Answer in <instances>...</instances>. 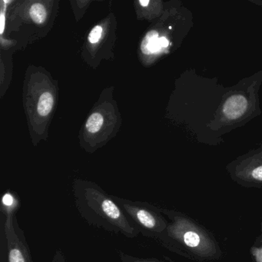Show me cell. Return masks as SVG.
I'll return each instance as SVG.
<instances>
[{"instance_id":"1","label":"cell","mask_w":262,"mask_h":262,"mask_svg":"<svg viewBox=\"0 0 262 262\" xmlns=\"http://www.w3.org/2000/svg\"><path fill=\"white\" fill-rule=\"evenodd\" d=\"M75 205L89 225L108 232L134 238L139 231L127 217L112 194L93 183L76 182L73 188Z\"/></svg>"},{"instance_id":"2","label":"cell","mask_w":262,"mask_h":262,"mask_svg":"<svg viewBox=\"0 0 262 262\" xmlns=\"http://www.w3.org/2000/svg\"><path fill=\"white\" fill-rule=\"evenodd\" d=\"M160 208L168 221L167 235L170 251L199 261L222 257L220 245L211 231L183 212Z\"/></svg>"},{"instance_id":"3","label":"cell","mask_w":262,"mask_h":262,"mask_svg":"<svg viewBox=\"0 0 262 262\" xmlns=\"http://www.w3.org/2000/svg\"><path fill=\"white\" fill-rule=\"evenodd\" d=\"M127 217L144 237L155 239L169 250L167 235L168 221L162 214L160 207L148 202H138L113 195Z\"/></svg>"},{"instance_id":"4","label":"cell","mask_w":262,"mask_h":262,"mask_svg":"<svg viewBox=\"0 0 262 262\" xmlns=\"http://www.w3.org/2000/svg\"><path fill=\"white\" fill-rule=\"evenodd\" d=\"M4 224L8 262H33L24 231L19 228L15 209L5 210ZM51 262H67L62 251H57Z\"/></svg>"},{"instance_id":"5","label":"cell","mask_w":262,"mask_h":262,"mask_svg":"<svg viewBox=\"0 0 262 262\" xmlns=\"http://www.w3.org/2000/svg\"><path fill=\"white\" fill-rule=\"evenodd\" d=\"M248 101L241 95L231 96L224 105V113L228 119H236L245 114Z\"/></svg>"},{"instance_id":"6","label":"cell","mask_w":262,"mask_h":262,"mask_svg":"<svg viewBox=\"0 0 262 262\" xmlns=\"http://www.w3.org/2000/svg\"><path fill=\"white\" fill-rule=\"evenodd\" d=\"M161 46L159 43V34L157 32L151 31L148 33L142 42L141 49L145 54L156 53L159 51Z\"/></svg>"},{"instance_id":"7","label":"cell","mask_w":262,"mask_h":262,"mask_svg":"<svg viewBox=\"0 0 262 262\" xmlns=\"http://www.w3.org/2000/svg\"><path fill=\"white\" fill-rule=\"evenodd\" d=\"M54 104V99L51 93L47 92L42 94L38 102L37 111L41 116H47L52 111Z\"/></svg>"},{"instance_id":"8","label":"cell","mask_w":262,"mask_h":262,"mask_svg":"<svg viewBox=\"0 0 262 262\" xmlns=\"http://www.w3.org/2000/svg\"><path fill=\"white\" fill-rule=\"evenodd\" d=\"M30 16L36 24H42L47 19V13L42 4H35L30 8Z\"/></svg>"},{"instance_id":"9","label":"cell","mask_w":262,"mask_h":262,"mask_svg":"<svg viewBox=\"0 0 262 262\" xmlns=\"http://www.w3.org/2000/svg\"><path fill=\"white\" fill-rule=\"evenodd\" d=\"M103 122L104 119L102 115L99 113H95L89 118L85 127L90 133H96L102 128Z\"/></svg>"},{"instance_id":"10","label":"cell","mask_w":262,"mask_h":262,"mask_svg":"<svg viewBox=\"0 0 262 262\" xmlns=\"http://www.w3.org/2000/svg\"><path fill=\"white\" fill-rule=\"evenodd\" d=\"M251 262H262V239L257 237L250 248Z\"/></svg>"},{"instance_id":"11","label":"cell","mask_w":262,"mask_h":262,"mask_svg":"<svg viewBox=\"0 0 262 262\" xmlns=\"http://www.w3.org/2000/svg\"><path fill=\"white\" fill-rule=\"evenodd\" d=\"M119 256L121 262H165L164 260H159V259L153 258V257L145 258V257H136V256L128 254L121 251H119Z\"/></svg>"},{"instance_id":"12","label":"cell","mask_w":262,"mask_h":262,"mask_svg":"<svg viewBox=\"0 0 262 262\" xmlns=\"http://www.w3.org/2000/svg\"><path fill=\"white\" fill-rule=\"evenodd\" d=\"M3 208L4 209H15L17 205V200L11 193H5L2 199Z\"/></svg>"},{"instance_id":"13","label":"cell","mask_w":262,"mask_h":262,"mask_svg":"<svg viewBox=\"0 0 262 262\" xmlns=\"http://www.w3.org/2000/svg\"><path fill=\"white\" fill-rule=\"evenodd\" d=\"M102 28L100 26H96L90 32V35H89V41L91 43L94 44L96 42H99L101 36H102Z\"/></svg>"},{"instance_id":"14","label":"cell","mask_w":262,"mask_h":262,"mask_svg":"<svg viewBox=\"0 0 262 262\" xmlns=\"http://www.w3.org/2000/svg\"><path fill=\"white\" fill-rule=\"evenodd\" d=\"M159 43H160L161 47H163V48H166L169 45V42L165 37L159 38Z\"/></svg>"},{"instance_id":"15","label":"cell","mask_w":262,"mask_h":262,"mask_svg":"<svg viewBox=\"0 0 262 262\" xmlns=\"http://www.w3.org/2000/svg\"><path fill=\"white\" fill-rule=\"evenodd\" d=\"M1 19V30L0 31H1V34H3L4 31V27H5L4 26V24H5V16H4V14L1 15V19Z\"/></svg>"},{"instance_id":"16","label":"cell","mask_w":262,"mask_h":262,"mask_svg":"<svg viewBox=\"0 0 262 262\" xmlns=\"http://www.w3.org/2000/svg\"><path fill=\"white\" fill-rule=\"evenodd\" d=\"M139 4L142 6V7H147L149 4V1H139Z\"/></svg>"},{"instance_id":"17","label":"cell","mask_w":262,"mask_h":262,"mask_svg":"<svg viewBox=\"0 0 262 262\" xmlns=\"http://www.w3.org/2000/svg\"><path fill=\"white\" fill-rule=\"evenodd\" d=\"M260 238L262 239V222H261V228H260V234L258 236Z\"/></svg>"}]
</instances>
